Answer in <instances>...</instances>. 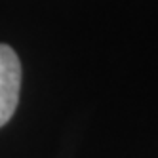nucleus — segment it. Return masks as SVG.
<instances>
[{
	"instance_id": "nucleus-1",
	"label": "nucleus",
	"mask_w": 158,
	"mask_h": 158,
	"mask_svg": "<svg viewBox=\"0 0 158 158\" xmlns=\"http://www.w3.org/2000/svg\"><path fill=\"white\" fill-rule=\"evenodd\" d=\"M21 92V63L17 53L0 44V128L14 116Z\"/></svg>"
}]
</instances>
